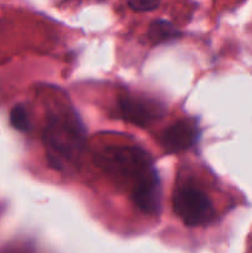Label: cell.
Segmentation results:
<instances>
[{
  "label": "cell",
  "mask_w": 252,
  "mask_h": 253,
  "mask_svg": "<svg viewBox=\"0 0 252 253\" xmlns=\"http://www.w3.org/2000/svg\"><path fill=\"white\" fill-rule=\"evenodd\" d=\"M127 5L135 11H151L158 7L160 4L152 0H133V1H128Z\"/></svg>",
  "instance_id": "obj_7"
},
{
  "label": "cell",
  "mask_w": 252,
  "mask_h": 253,
  "mask_svg": "<svg viewBox=\"0 0 252 253\" xmlns=\"http://www.w3.org/2000/svg\"><path fill=\"white\" fill-rule=\"evenodd\" d=\"M10 124L12 127L21 132H26L30 130V121L27 116L26 109L21 104H17L10 111Z\"/></svg>",
  "instance_id": "obj_6"
},
{
  "label": "cell",
  "mask_w": 252,
  "mask_h": 253,
  "mask_svg": "<svg viewBox=\"0 0 252 253\" xmlns=\"http://www.w3.org/2000/svg\"><path fill=\"white\" fill-rule=\"evenodd\" d=\"M197 137V128L188 121L179 120L166 128L162 135V143L167 152H180L192 147Z\"/></svg>",
  "instance_id": "obj_3"
},
{
  "label": "cell",
  "mask_w": 252,
  "mask_h": 253,
  "mask_svg": "<svg viewBox=\"0 0 252 253\" xmlns=\"http://www.w3.org/2000/svg\"><path fill=\"white\" fill-rule=\"evenodd\" d=\"M178 35H179L178 30L167 20H156L148 27V39L156 44L169 41Z\"/></svg>",
  "instance_id": "obj_5"
},
{
  "label": "cell",
  "mask_w": 252,
  "mask_h": 253,
  "mask_svg": "<svg viewBox=\"0 0 252 253\" xmlns=\"http://www.w3.org/2000/svg\"><path fill=\"white\" fill-rule=\"evenodd\" d=\"M173 211L187 226H203L215 217V208L203 190L193 185L177 188L172 198Z\"/></svg>",
  "instance_id": "obj_1"
},
{
  "label": "cell",
  "mask_w": 252,
  "mask_h": 253,
  "mask_svg": "<svg viewBox=\"0 0 252 253\" xmlns=\"http://www.w3.org/2000/svg\"><path fill=\"white\" fill-rule=\"evenodd\" d=\"M119 110L120 115L125 120L138 126H147L156 118L163 115V106L157 103L145 100V99L124 96L119 100Z\"/></svg>",
  "instance_id": "obj_2"
},
{
  "label": "cell",
  "mask_w": 252,
  "mask_h": 253,
  "mask_svg": "<svg viewBox=\"0 0 252 253\" xmlns=\"http://www.w3.org/2000/svg\"><path fill=\"white\" fill-rule=\"evenodd\" d=\"M132 200L136 207L148 215L160 212V185L156 173H151L137 183L132 193Z\"/></svg>",
  "instance_id": "obj_4"
}]
</instances>
